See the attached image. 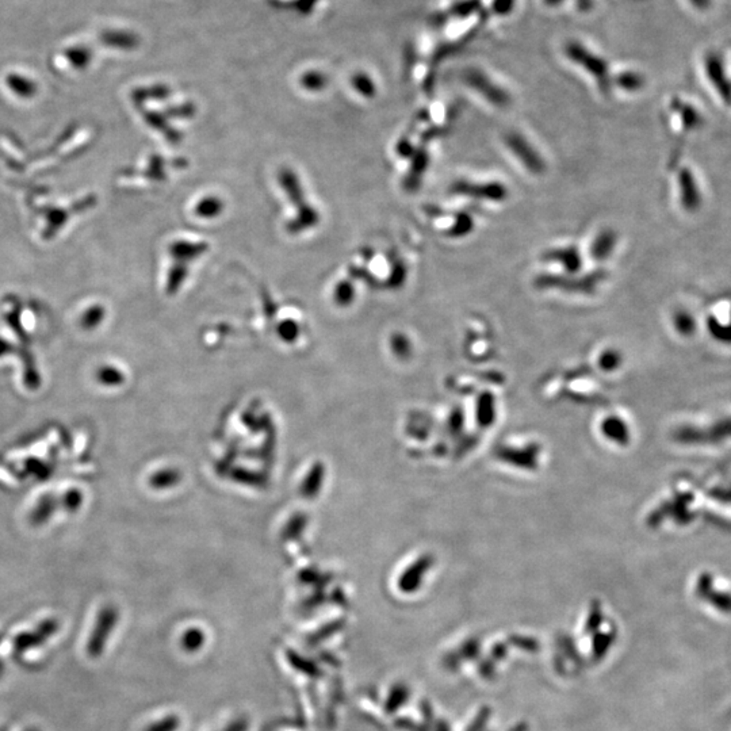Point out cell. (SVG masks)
<instances>
[{"label": "cell", "mask_w": 731, "mask_h": 731, "mask_svg": "<svg viewBox=\"0 0 731 731\" xmlns=\"http://www.w3.org/2000/svg\"><path fill=\"white\" fill-rule=\"evenodd\" d=\"M566 54L572 61L585 68L598 80V87L604 94L608 91V66L603 59L584 48L579 42H569L566 45Z\"/></svg>", "instance_id": "6da1fadb"}, {"label": "cell", "mask_w": 731, "mask_h": 731, "mask_svg": "<svg viewBox=\"0 0 731 731\" xmlns=\"http://www.w3.org/2000/svg\"><path fill=\"white\" fill-rule=\"evenodd\" d=\"M118 622V611L114 607L107 605L100 610L99 615L97 617L95 626L91 632V635L87 642V654L90 658H99L103 654L107 641L111 635V632L116 629Z\"/></svg>", "instance_id": "7a4b0ae2"}, {"label": "cell", "mask_w": 731, "mask_h": 731, "mask_svg": "<svg viewBox=\"0 0 731 731\" xmlns=\"http://www.w3.org/2000/svg\"><path fill=\"white\" fill-rule=\"evenodd\" d=\"M464 80L470 88L477 91L496 107H507L511 102L508 92L497 84L493 83V80L480 69H467L464 73Z\"/></svg>", "instance_id": "3957f363"}, {"label": "cell", "mask_w": 731, "mask_h": 731, "mask_svg": "<svg viewBox=\"0 0 731 731\" xmlns=\"http://www.w3.org/2000/svg\"><path fill=\"white\" fill-rule=\"evenodd\" d=\"M708 430H699V428H682L679 433H676L677 440L682 443H689V445H711V443H720L731 437V418L720 420L719 423L713 424L711 427H707Z\"/></svg>", "instance_id": "277c9868"}, {"label": "cell", "mask_w": 731, "mask_h": 731, "mask_svg": "<svg viewBox=\"0 0 731 731\" xmlns=\"http://www.w3.org/2000/svg\"><path fill=\"white\" fill-rule=\"evenodd\" d=\"M505 144L508 150L516 156V159L526 167L527 171L535 175H540L545 172V162L539 156V153L532 148L531 144L519 133H509L505 137Z\"/></svg>", "instance_id": "5b68a950"}, {"label": "cell", "mask_w": 731, "mask_h": 731, "mask_svg": "<svg viewBox=\"0 0 731 731\" xmlns=\"http://www.w3.org/2000/svg\"><path fill=\"white\" fill-rule=\"evenodd\" d=\"M59 629H60V623L57 620L48 619V620L40 623L34 630L20 632L14 639V645H13L14 653L19 656L32 648L42 646L56 632H59Z\"/></svg>", "instance_id": "8992f818"}, {"label": "cell", "mask_w": 731, "mask_h": 731, "mask_svg": "<svg viewBox=\"0 0 731 731\" xmlns=\"http://www.w3.org/2000/svg\"><path fill=\"white\" fill-rule=\"evenodd\" d=\"M451 190L455 194L467 195V197L477 198V200H493V202H500L508 197L507 187L502 186L501 183H471L461 181V182L454 183Z\"/></svg>", "instance_id": "52a82bcc"}, {"label": "cell", "mask_w": 731, "mask_h": 731, "mask_svg": "<svg viewBox=\"0 0 731 731\" xmlns=\"http://www.w3.org/2000/svg\"><path fill=\"white\" fill-rule=\"evenodd\" d=\"M278 182L282 186L284 193L287 194L291 203H294L297 207H301L303 203H306L305 193L301 187L298 176L296 175L294 171H291L289 168L281 169V172L278 175Z\"/></svg>", "instance_id": "ba28073f"}, {"label": "cell", "mask_w": 731, "mask_h": 731, "mask_svg": "<svg viewBox=\"0 0 731 731\" xmlns=\"http://www.w3.org/2000/svg\"><path fill=\"white\" fill-rule=\"evenodd\" d=\"M543 258L545 260L561 263L570 274H576L581 268V256L579 250L574 247L548 250Z\"/></svg>", "instance_id": "9c48e42d"}, {"label": "cell", "mask_w": 731, "mask_h": 731, "mask_svg": "<svg viewBox=\"0 0 731 731\" xmlns=\"http://www.w3.org/2000/svg\"><path fill=\"white\" fill-rule=\"evenodd\" d=\"M207 248L209 247L206 243H190V241L179 240V241H175L171 244L169 253L176 262L187 263L190 260L200 258L202 253H205L207 250Z\"/></svg>", "instance_id": "30bf717a"}, {"label": "cell", "mask_w": 731, "mask_h": 731, "mask_svg": "<svg viewBox=\"0 0 731 731\" xmlns=\"http://www.w3.org/2000/svg\"><path fill=\"white\" fill-rule=\"evenodd\" d=\"M318 219H320V216H318L316 209L308 203H303L301 207H298L297 218L294 221L289 222L287 231L291 234H298L301 231H306L309 228L316 226Z\"/></svg>", "instance_id": "8fae6325"}, {"label": "cell", "mask_w": 731, "mask_h": 731, "mask_svg": "<svg viewBox=\"0 0 731 731\" xmlns=\"http://www.w3.org/2000/svg\"><path fill=\"white\" fill-rule=\"evenodd\" d=\"M616 236L612 231H603L598 234V237L593 240L591 247V255L595 260L603 262L605 260L615 247Z\"/></svg>", "instance_id": "7c38bea8"}, {"label": "cell", "mask_w": 731, "mask_h": 731, "mask_svg": "<svg viewBox=\"0 0 731 731\" xmlns=\"http://www.w3.org/2000/svg\"><path fill=\"white\" fill-rule=\"evenodd\" d=\"M225 209V203L224 200H221L219 197L216 195H207V197H203L202 200L195 205L194 207V213L200 218H206V219H212V218H216L222 215Z\"/></svg>", "instance_id": "4fadbf2b"}, {"label": "cell", "mask_w": 731, "mask_h": 731, "mask_svg": "<svg viewBox=\"0 0 731 731\" xmlns=\"http://www.w3.org/2000/svg\"><path fill=\"white\" fill-rule=\"evenodd\" d=\"M206 635L198 627H190L183 632L181 638V648L187 653H195L203 648Z\"/></svg>", "instance_id": "5bb4252c"}, {"label": "cell", "mask_w": 731, "mask_h": 731, "mask_svg": "<svg viewBox=\"0 0 731 731\" xmlns=\"http://www.w3.org/2000/svg\"><path fill=\"white\" fill-rule=\"evenodd\" d=\"M188 274L187 263L176 262L175 266L172 267L168 272V281H167V291L168 294H175L181 289L183 282L186 281Z\"/></svg>", "instance_id": "9a60e30c"}, {"label": "cell", "mask_w": 731, "mask_h": 731, "mask_svg": "<svg viewBox=\"0 0 731 731\" xmlns=\"http://www.w3.org/2000/svg\"><path fill=\"white\" fill-rule=\"evenodd\" d=\"M355 297H356V290L352 282H349L347 279L337 283L333 289V301L339 306H349L355 301Z\"/></svg>", "instance_id": "2e32d148"}, {"label": "cell", "mask_w": 731, "mask_h": 731, "mask_svg": "<svg viewBox=\"0 0 731 731\" xmlns=\"http://www.w3.org/2000/svg\"><path fill=\"white\" fill-rule=\"evenodd\" d=\"M413 159V163H412V169H411V174L408 175V183H409V188H412L415 184L418 183L421 175L425 172L427 166H428V155L424 152V150H420V152H415V157Z\"/></svg>", "instance_id": "e0dca14e"}, {"label": "cell", "mask_w": 731, "mask_h": 731, "mask_svg": "<svg viewBox=\"0 0 731 731\" xmlns=\"http://www.w3.org/2000/svg\"><path fill=\"white\" fill-rule=\"evenodd\" d=\"M181 726V718L178 715H167L164 718L153 722L144 731H176Z\"/></svg>", "instance_id": "ac0fdd59"}, {"label": "cell", "mask_w": 731, "mask_h": 731, "mask_svg": "<svg viewBox=\"0 0 731 731\" xmlns=\"http://www.w3.org/2000/svg\"><path fill=\"white\" fill-rule=\"evenodd\" d=\"M278 334L286 343H294V340L298 337V324L293 320H286L278 325Z\"/></svg>", "instance_id": "d6986e66"}, {"label": "cell", "mask_w": 731, "mask_h": 731, "mask_svg": "<svg viewBox=\"0 0 731 731\" xmlns=\"http://www.w3.org/2000/svg\"><path fill=\"white\" fill-rule=\"evenodd\" d=\"M354 85H355V88H356L362 95H365L367 98H371V97H374V95H375V87H374V84L371 83V80H370L368 78H366V76H358V78H355Z\"/></svg>", "instance_id": "ffe728a7"}, {"label": "cell", "mask_w": 731, "mask_h": 731, "mask_svg": "<svg viewBox=\"0 0 731 731\" xmlns=\"http://www.w3.org/2000/svg\"><path fill=\"white\" fill-rule=\"evenodd\" d=\"M289 660H290L291 665H294L301 672H305L308 675H317L318 673L316 666H313L310 663H308L306 660H302L301 657H298V654H296V653L290 654Z\"/></svg>", "instance_id": "44dd1931"}, {"label": "cell", "mask_w": 731, "mask_h": 731, "mask_svg": "<svg viewBox=\"0 0 731 731\" xmlns=\"http://www.w3.org/2000/svg\"><path fill=\"white\" fill-rule=\"evenodd\" d=\"M459 221L458 224L454 226V229L451 231L452 236H465L467 233L471 231L473 228V219L470 218V216L464 215V216H459Z\"/></svg>", "instance_id": "7402d4cb"}, {"label": "cell", "mask_w": 731, "mask_h": 731, "mask_svg": "<svg viewBox=\"0 0 731 731\" xmlns=\"http://www.w3.org/2000/svg\"><path fill=\"white\" fill-rule=\"evenodd\" d=\"M406 279V270L402 263L396 265V267L393 268V272H392V277H390V282L389 284L392 287H399L404 281Z\"/></svg>", "instance_id": "603a6c76"}, {"label": "cell", "mask_w": 731, "mask_h": 731, "mask_svg": "<svg viewBox=\"0 0 731 731\" xmlns=\"http://www.w3.org/2000/svg\"><path fill=\"white\" fill-rule=\"evenodd\" d=\"M103 315H104V310H103V308H102V306H94V308H91V309L85 313V316H84V322H87V325H90V327L97 325V324L99 322L100 320L103 318Z\"/></svg>", "instance_id": "cb8c5ba5"}, {"label": "cell", "mask_w": 731, "mask_h": 731, "mask_svg": "<svg viewBox=\"0 0 731 731\" xmlns=\"http://www.w3.org/2000/svg\"><path fill=\"white\" fill-rule=\"evenodd\" d=\"M514 4H515V0H495L492 10L496 14H507L514 8Z\"/></svg>", "instance_id": "d4e9b609"}, {"label": "cell", "mask_w": 731, "mask_h": 731, "mask_svg": "<svg viewBox=\"0 0 731 731\" xmlns=\"http://www.w3.org/2000/svg\"><path fill=\"white\" fill-rule=\"evenodd\" d=\"M408 346H409V343H408V340H406L402 334H396V336L393 337V349H394V351H396L397 354H404V352H406L405 347H408Z\"/></svg>", "instance_id": "484cf974"}, {"label": "cell", "mask_w": 731, "mask_h": 731, "mask_svg": "<svg viewBox=\"0 0 731 731\" xmlns=\"http://www.w3.org/2000/svg\"><path fill=\"white\" fill-rule=\"evenodd\" d=\"M397 150H399V153L401 156H405V157H406V156H411V155H413V153H415L413 145H411L406 140H401V141H399V145H397Z\"/></svg>", "instance_id": "4316f807"}, {"label": "cell", "mask_w": 731, "mask_h": 731, "mask_svg": "<svg viewBox=\"0 0 731 731\" xmlns=\"http://www.w3.org/2000/svg\"><path fill=\"white\" fill-rule=\"evenodd\" d=\"M322 84H324L322 79H321V78H318L317 75L305 79V85H306L308 88H310V90H318L320 87H322Z\"/></svg>", "instance_id": "83f0119b"}, {"label": "cell", "mask_w": 731, "mask_h": 731, "mask_svg": "<svg viewBox=\"0 0 731 731\" xmlns=\"http://www.w3.org/2000/svg\"><path fill=\"white\" fill-rule=\"evenodd\" d=\"M4 672H6V665H4V663H3V661H1V660H0V679H1V677H3V675H4Z\"/></svg>", "instance_id": "f1b7e54d"}, {"label": "cell", "mask_w": 731, "mask_h": 731, "mask_svg": "<svg viewBox=\"0 0 731 731\" xmlns=\"http://www.w3.org/2000/svg\"><path fill=\"white\" fill-rule=\"evenodd\" d=\"M545 1H546L548 4H552V6H554V4H558V3H561L562 0H545Z\"/></svg>", "instance_id": "f546056e"}, {"label": "cell", "mask_w": 731, "mask_h": 731, "mask_svg": "<svg viewBox=\"0 0 731 731\" xmlns=\"http://www.w3.org/2000/svg\"><path fill=\"white\" fill-rule=\"evenodd\" d=\"M26 731H40V730H37V729H30V730H26Z\"/></svg>", "instance_id": "4dcf8cb0"}]
</instances>
